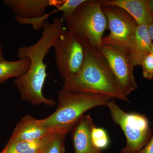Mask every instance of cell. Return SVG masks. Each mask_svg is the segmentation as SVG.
<instances>
[{
	"instance_id": "10",
	"label": "cell",
	"mask_w": 153,
	"mask_h": 153,
	"mask_svg": "<svg viewBox=\"0 0 153 153\" xmlns=\"http://www.w3.org/2000/svg\"><path fill=\"white\" fill-rule=\"evenodd\" d=\"M55 131L43 127L38 120L26 115L17 124L9 142H31L41 140Z\"/></svg>"
},
{
	"instance_id": "14",
	"label": "cell",
	"mask_w": 153,
	"mask_h": 153,
	"mask_svg": "<svg viewBox=\"0 0 153 153\" xmlns=\"http://www.w3.org/2000/svg\"><path fill=\"white\" fill-rule=\"evenodd\" d=\"M30 65V60L27 57L16 61L0 60V84L10 78H17L25 74Z\"/></svg>"
},
{
	"instance_id": "22",
	"label": "cell",
	"mask_w": 153,
	"mask_h": 153,
	"mask_svg": "<svg viewBox=\"0 0 153 153\" xmlns=\"http://www.w3.org/2000/svg\"><path fill=\"white\" fill-rule=\"evenodd\" d=\"M4 59H5L4 57L2 47L1 43L0 40V60H4Z\"/></svg>"
},
{
	"instance_id": "17",
	"label": "cell",
	"mask_w": 153,
	"mask_h": 153,
	"mask_svg": "<svg viewBox=\"0 0 153 153\" xmlns=\"http://www.w3.org/2000/svg\"><path fill=\"white\" fill-rule=\"evenodd\" d=\"M85 1V0H58L57 5L62 9L61 19L64 22L66 21L71 16L76 8Z\"/></svg>"
},
{
	"instance_id": "16",
	"label": "cell",
	"mask_w": 153,
	"mask_h": 153,
	"mask_svg": "<svg viewBox=\"0 0 153 153\" xmlns=\"http://www.w3.org/2000/svg\"><path fill=\"white\" fill-rule=\"evenodd\" d=\"M66 135L55 132L47 136L39 153H61L65 148Z\"/></svg>"
},
{
	"instance_id": "23",
	"label": "cell",
	"mask_w": 153,
	"mask_h": 153,
	"mask_svg": "<svg viewBox=\"0 0 153 153\" xmlns=\"http://www.w3.org/2000/svg\"><path fill=\"white\" fill-rule=\"evenodd\" d=\"M149 5L153 13V0H149Z\"/></svg>"
},
{
	"instance_id": "21",
	"label": "cell",
	"mask_w": 153,
	"mask_h": 153,
	"mask_svg": "<svg viewBox=\"0 0 153 153\" xmlns=\"http://www.w3.org/2000/svg\"><path fill=\"white\" fill-rule=\"evenodd\" d=\"M148 31L151 40L153 41V20L152 23L148 25Z\"/></svg>"
},
{
	"instance_id": "20",
	"label": "cell",
	"mask_w": 153,
	"mask_h": 153,
	"mask_svg": "<svg viewBox=\"0 0 153 153\" xmlns=\"http://www.w3.org/2000/svg\"><path fill=\"white\" fill-rule=\"evenodd\" d=\"M137 153H153V134L146 145Z\"/></svg>"
},
{
	"instance_id": "4",
	"label": "cell",
	"mask_w": 153,
	"mask_h": 153,
	"mask_svg": "<svg viewBox=\"0 0 153 153\" xmlns=\"http://www.w3.org/2000/svg\"><path fill=\"white\" fill-rule=\"evenodd\" d=\"M102 5V0H85L66 21L67 30L100 50L108 24Z\"/></svg>"
},
{
	"instance_id": "18",
	"label": "cell",
	"mask_w": 153,
	"mask_h": 153,
	"mask_svg": "<svg viewBox=\"0 0 153 153\" xmlns=\"http://www.w3.org/2000/svg\"><path fill=\"white\" fill-rule=\"evenodd\" d=\"M91 138L94 145L101 150L105 149L109 144V138L103 128L94 127L91 131Z\"/></svg>"
},
{
	"instance_id": "7",
	"label": "cell",
	"mask_w": 153,
	"mask_h": 153,
	"mask_svg": "<svg viewBox=\"0 0 153 153\" xmlns=\"http://www.w3.org/2000/svg\"><path fill=\"white\" fill-rule=\"evenodd\" d=\"M102 9L110 31L108 36L102 38V44L117 47L128 55L130 45L138 26L136 22L127 12L118 7L102 5Z\"/></svg>"
},
{
	"instance_id": "13",
	"label": "cell",
	"mask_w": 153,
	"mask_h": 153,
	"mask_svg": "<svg viewBox=\"0 0 153 153\" xmlns=\"http://www.w3.org/2000/svg\"><path fill=\"white\" fill-rule=\"evenodd\" d=\"M152 44L147 25H138L130 45L128 53L134 67L140 66L143 59L152 52Z\"/></svg>"
},
{
	"instance_id": "1",
	"label": "cell",
	"mask_w": 153,
	"mask_h": 153,
	"mask_svg": "<svg viewBox=\"0 0 153 153\" xmlns=\"http://www.w3.org/2000/svg\"><path fill=\"white\" fill-rule=\"evenodd\" d=\"M42 29V36L35 44L18 49V57L28 58L30 65L25 74L15 79L14 84L23 101L33 105L44 104L53 107L56 104L55 100L46 98L42 92L47 76L44 59L66 27L63 19L56 17L52 23H49L48 19L46 20Z\"/></svg>"
},
{
	"instance_id": "15",
	"label": "cell",
	"mask_w": 153,
	"mask_h": 153,
	"mask_svg": "<svg viewBox=\"0 0 153 153\" xmlns=\"http://www.w3.org/2000/svg\"><path fill=\"white\" fill-rule=\"evenodd\" d=\"M47 137L34 141L8 142L1 153H38Z\"/></svg>"
},
{
	"instance_id": "3",
	"label": "cell",
	"mask_w": 153,
	"mask_h": 153,
	"mask_svg": "<svg viewBox=\"0 0 153 153\" xmlns=\"http://www.w3.org/2000/svg\"><path fill=\"white\" fill-rule=\"evenodd\" d=\"M111 99L103 94L62 88L58 93L55 112L38 122L43 127L67 134L73 131L86 111L96 107L106 106Z\"/></svg>"
},
{
	"instance_id": "2",
	"label": "cell",
	"mask_w": 153,
	"mask_h": 153,
	"mask_svg": "<svg viewBox=\"0 0 153 153\" xmlns=\"http://www.w3.org/2000/svg\"><path fill=\"white\" fill-rule=\"evenodd\" d=\"M85 54L81 69L64 81L62 88L108 96L128 101V96L113 73L100 50L85 42Z\"/></svg>"
},
{
	"instance_id": "24",
	"label": "cell",
	"mask_w": 153,
	"mask_h": 153,
	"mask_svg": "<svg viewBox=\"0 0 153 153\" xmlns=\"http://www.w3.org/2000/svg\"><path fill=\"white\" fill-rule=\"evenodd\" d=\"M151 51H152V53L153 54V43L152 45V48H151Z\"/></svg>"
},
{
	"instance_id": "25",
	"label": "cell",
	"mask_w": 153,
	"mask_h": 153,
	"mask_svg": "<svg viewBox=\"0 0 153 153\" xmlns=\"http://www.w3.org/2000/svg\"><path fill=\"white\" fill-rule=\"evenodd\" d=\"M61 153H66V152H65V148H64V149H63V150H62V152H61Z\"/></svg>"
},
{
	"instance_id": "19",
	"label": "cell",
	"mask_w": 153,
	"mask_h": 153,
	"mask_svg": "<svg viewBox=\"0 0 153 153\" xmlns=\"http://www.w3.org/2000/svg\"><path fill=\"white\" fill-rule=\"evenodd\" d=\"M143 77L149 79L153 78V54L152 52L143 59L141 63Z\"/></svg>"
},
{
	"instance_id": "11",
	"label": "cell",
	"mask_w": 153,
	"mask_h": 153,
	"mask_svg": "<svg viewBox=\"0 0 153 153\" xmlns=\"http://www.w3.org/2000/svg\"><path fill=\"white\" fill-rule=\"evenodd\" d=\"M95 125L89 115H84L71 135L75 153H102L94 145L91 131Z\"/></svg>"
},
{
	"instance_id": "8",
	"label": "cell",
	"mask_w": 153,
	"mask_h": 153,
	"mask_svg": "<svg viewBox=\"0 0 153 153\" xmlns=\"http://www.w3.org/2000/svg\"><path fill=\"white\" fill-rule=\"evenodd\" d=\"M100 52L126 94L128 96L138 88L134 67L127 54L117 47L102 45Z\"/></svg>"
},
{
	"instance_id": "12",
	"label": "cell",
	"mask_w": 153,
	"mask_h": 153,
	"mask_svg": "<svg viewBox=\"0 0 153 153\" xmlns=\"http://www.w3.org/2000/svg\"><path fill=\"white\" fill-rule=\"evenodd\" d=\"M102 5L118 7L126 11L138 25H149L153 20V13L149 0H102Z\"/></svg>"
},
{
	"instance_id": "9",
	"label": "cell",
	"mask_w": 153,
	"mask_h": 153,
	"mask_svg": "<svg viewBox=\"0 0 153 153\" xmlns=\"http://www.w3.org/2000/svg\"><path fill=\"white\" fill-rule=\"evenodd\" d=\"M54 0H5L4 5L10 9L15 18L33 19L46 14V9L53 6Z\"/></svg>"
},
{
	"instance_id": "6",
	"label": "cell",
	"mask_w": 153,
	"mask_h": 153,
	"mask_svg": "<svg viewBox=\"0 0 153 153\" xmlns=\"http://www.w3.org/2000/svg\"><path fill=\"white\" fill-rule=\"evenodd\" d=\"M53 47L56 67L64 81L76 75L85 59V42L66 28Z\"/></svg>"
},
{
	"instance_id": "5",
	"label": "cell",
	"mask_w": 153,
	"mask_h": 153,
	"mask_svg": "<svg viewBox=\"0 0 153 153\" xmlns=\"http://www.w3.org/2000/svg\"><path fill=\"white\" fill-rule=\"evenodd\" d=\"M114 122L120 127L126 139L121 153H137L146 145L152 136L149 120L145 115L127 113L111 98L106 105Z\"/></svg>"
},
{
	"instance_id": "26",
	"label": "cell",
	"mask_w": 153,
	"mask_h": 153,
	"mask_svg": "<svg viewBox=\"0 0 153 153\" xmlns=\"http://www.w3.org/2000/svg\"></svg>"
}]
</instances>
